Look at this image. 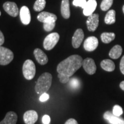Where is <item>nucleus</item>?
Wrapping results in <instances>:
<instances>
[{"mask_svg": "<svg viewBox=\"0 0 124 124\" xmlns=\"http://www.w3.org/2000/svg\"><path fill=\"white\" fill-rule=\"evenodd\" d=\"M120 87L121 89L122 90L124 91V81H122L121 82L120 85Z\"/></svg>", "mask_w": 124, "mask_h": 124, "instance_id": "72a5a7b5", "label": "nucleus"}, {"mask_svg": "<svg viewBox=\"0 0 124 124\" xmlns=\"http://www.w3.org/2000/svg\"><path fill=\"white\" fill-rule=\"evenodd\" d=\"M70 86L72 89H77L80 86V82L79 80L76 78H73L71 79H70Z\"/></svg>", "mask_w": 124, "mask_h": 124, "instance_id": "bb28decb", "label": "nucleus"}, {"mask_svg": "<svg viewBox=\"0 0 124 124\" xmlns=\"http://www.w3.org/2000/svg\"><path fill=\"white\" fill-rule=\"evenodd\" d=\"M49 98V94H48L46 93H43V94L40 95V97L39 98L40 101L41 102H46L47 100H48Z\"/></svg>", "mask_w": 124, "mask_h": 124, "instance_id": "c85d7f7f", "label": "nucleus"}, {"mask_svg": "<svg viewBox=\"0 0 124 124\" xmlns=\"http://www.w3.org/2000/svg\"><path fill=\"white\" fill-rule=\"evenodd\" d=\"M72 4L75 7H79L84 9L87 4L86 0H74Z\"/></svg>", "mask_w": 124, "mask_h": 124, "instance_id": "cd10ccee", "label": "nucleus"}, {"mask_svg": "<svg viewBox=\"0 0 124 124\" xmlns=\"http://www.w3.org/2000/svg\"><path fill=\"white\" fill-rule=\"evenodd\" d=\"M105 22L106 24H113L116 22V11L114 10H110L107 13L105 17Z\"/></svg>", "mask_w": 124, "mask_h": 124, "instance_id": "4be33fe9", "label": "nucleus"}, {"mask_svg": "<svg viewBox=\"0 0 124 124\" xmlns=\"http://www.w3.org/2000/svg\"><path fill=\"white\" fill-rule=\"evenodd\" d=\"M4 41H5L4 36L3 35L2 32L0 31V46H2V45L4 43Z\"/></svg>", "mask_w": 124, "mask_h": 124, "instance_id": "473e14b6", "label": "nucleus"}, {"mask_svg": "<svg viewBox=\"0 0 124 124\" xmlns=\"http://www.w3.org/2000/svg\"><path fill=\"white\" fill-rule=\"evenodd\" d=\"M101 67L105 71L111 72L115 70V64L112 60L110 59L103 60L101 62Z\"/></svg>", "mask_w": 124, "mask_h": 124, "instance_id": "6ab92c4d", "label": "nucleus"}, {"mask_svg": "<svg viewBox=\"0 0 124 124\" xmlns=\"http://www.w3.org/2000/svg\"><path fill=\"white\" fill-rule=\"evenodd\" d=\"M25 124H35L38 120V114L35 110H31L26 111L23 116Z\"/></svg>", "mask_w": 124, "mask_h": 124, "instance_id": "f8f14e48", "label": "nucleus"}, {"mask_svg": "<svg viewBox=\"0 0 124 124\" xmlns=\"http://www.w3.org/2000/svg\"><path fill=\"white\" fill-rule=\"evenodd\" d=\"M43 124H49L51 122V118L48 115H44L42 118Z\"/></svg>", "mask_w": 124, "mask_h": 124, "instance_id": "c756f323", "label": "nucleus"}, {"mask_svg": "<svg viewBox=\"0 0 124 124\" xmlns=\"http://www.w3.org/2000/svg\"><path fill=\"white\" fill-rule=\"evenodd\" d=\"M103 118L110 124H124L123 118L117 117L109 111H107L104 113Z\"/></svg>", "mask_w": 124, "mask_h": 124, "instance_id": "ddd939ff", "label": "nucleus"}, {"mask_svg": "<svg viewBox=\"0 0 124 124\" xmlns=\"http://www.w3.org/2000/svg\"><path fill=\"white\" fill-rule=\"evenodd\" d=\"M13 58L14 54L10 49L0 46V65L6 66L9 64Z\"/></svg>", "mask_w": 124, "mask_h": 124, "instance_id": "39448f33", "label": "nucleus"}, {"mask_svg": "<svg viewBox=\"0 0 124 124\" xmlns=\"http://www.w3.org/2000/svg\"><path fill=\"white\" fill-rule=\"evenodd\" d=\"M120 68L121 72H122V74H124V56L122 58L121 60Z\"/></svg>", "mask_w": 124, "mask_h": 124, "instance_id": "7c9ffc66", "label": "nucleus"}, {"mask_svg": "<svg viewBox=\"0 0 124 124\" xmlns=\"http://www.w3.org/2000/svg\"><path fill=\"white\" fill-rule=\"evenodd\" d=\"M123 113L122 108L119 105H115L113 108V114L117 117H120Z\"/></svg>", "mask_w": 124, "mask_h": 124, "instance_id": "393cba45", "label": "nucleus"}, {"mask_svg": "<svg viewBox=\"0 0 124 124\" xmlns=\"http://www.w3.org/2000/svg\"><path fill=\"white\" fill-rule=\"evenodd\" d=\"M37 18L40 22L48 23L51 22H56L57 20V16L53 13L47 12H43L39 14Z\"/></svg>", "mask_w": 124, "mask_h": 124, "instance_id": "9b49d317", "label": "nucleus"}, {"mask_svg": "<svg viewBox=\"0 0 124 124\" xmlns=\"http://www.w3.org/2000/svg\"><path fill=\"white\" fill-rule=\"evenodd\" d=\"M17 122V115L14 111H9L5 117L0 122V124H16Z\"/></svg>", "mask_w": 124, "mask_h": 124, "instance_id": "f3484780", "label": "nucleus"}, {"mask_svg": "<svg viewBox=\"0 0 124 124\" xmlns=\"http://www.w3.org/2000/svg\"><path fill=\"white\" fill-rule=\"evenodd\" d=\"M64 124H78L77 121L74 118H70L66 121Z\"/></svg>", "mask_w": 124, "mask_h": 124, "instance_id": "2f4dec72", "label": "nucleus"}, {"mask_svg": "<svg viewBox=\"0 0 124 124\" xmlns=\"http://www.w3.org/2000/svg\"><path fill=\"white\" fill-rule=\"evenodd\" d=\"M97 6V2L96 0H89L87 1L86 7L83 9V14L86 16H89L93 15V12L95 11Z\"/></svg>", "mask_w": 124, "mask_h": 124, "instance_id": "dca6fc26", "label": "nucleus"}, {"mask_svg": "<svg viewBox=\"0 0 124 124\" xmlns=\"http://www.w3.org/2000/svg\"><path fill=\"white\" fill-rule=\"evenodd\" d=\"M3 8L5 11L13 17L17 16L19 13V10L15 2H9V1L5 2L3 5Z\"/></svg>", "mask_w": 124, "mask_h": 124, "instance_id": "0eeeda50", "label": "nucleus"}, {"mask_svg": "<svg viewBox=\"0 0 124 124\" xmlns=\"http://www.w3.org/2000/svg\"><path fill=\"white\" fill-rule=\"evenodd\" d=\"M98 46V40L95 36H90L87 38L85 41L83 46L86 51L91 52L94 51Z\"/></svg>", "mask_w": 124, "mask_h": 124, "instance_id": "1a4fd4ad", "label": "nucleus"}, {"mask_svg": "<svg viewBox=\"0 0 124 124\" xmlns=\"http://www.w3.org/2000/svg\"><path fill=\"white\" fill-rule=\"evenodd\" d=\"M20 16L21 22L24 25H28L31 22V16L28 8L23 6L20 9Z\"/></svg>", "mask_w": 124, "mask_h": 124, "instance_id": "4468645a", "label": "nucleus"}, {"mask_svg": "<svg viewBox=\"0 0 124 124\" xmlns=\"http://www.w3.org/2000/svg\"><path fill=\"white\" fill-rule=\"evenodd\" d=\"M82 66L85 71L89 75H93L97 70V66L94 60L91 58H86L83 60Z\"/></svg>", "mask_w": 124, "mask_h": 124, "instance_id": "423d86ee", "label": "nucleus"}, {"mask_svg": "<svg viewBox=\"0 0 124 124\" xmlns=\"http://www.w3.org/2000/svg\"><path fill=\"white\" fill-rule=\"evenodd\" d=\"M88 30L90 32H94L97 29L99 25V15L93 14L89 16L86 21Z\"/></svg>", "mask_w": 124, "mask_h": 124, "instance_id": "6e6552de", "label": "nucleus"}, {"mask_svg": "<svg viewBox=\"0 0 124 124\" xmlns=\"http://www.w3.org/2000/svg\"><path fill=\"white\" fill-rule=\"evenodd\" d=\"M83 60L80 56L73 55L60 62L57 66L59 81L62 83H68L70 78L81 67Z\"/></svg>", "mask_w": 124, "mask_h": 124, "instance_id": "f257e3e1", "label": "nucleus"}, {"mask_svg": "<svg viewBox=\"0 0 124 124\" xmlns=\"http://www.w3.org/2000/svg\"><path fill=\"white\" fill-rule=\"evenodd\" d=\"M122 10H123V12H124V7H123V8H122Z\"/></svg>", "mask_w": 124, "mask_h": 124, "instance_id": "f704fd0d", "label": "nucleus"}, {"mask_svg": "<svg viewBox=\"0 0 124 124\" xmlns=\"http://www.w3.org/2000/svg\"><path fill=\"white\" fill-rule=\"evenodd\" d=\"M1 15V11H0V16Z\"/></svg>", "mask_w": 124, "mask_h": 124, "instance_id": "c9c22d12", "label": "nucleus"}, {"mask_svg": "<svg viewBox=\"0 0 124 124\" xmlns=\"http://www.w3.org/2000/svg\"><path fill=\"white\" fill-rule=\"evenodd\" d=\"M23 74L27 80H32L36 74V66L32 60H25L23 66Z\"/></svg>", "mask_w": 124, "mask_h": 124, "instance_id": "7ed1b4c3", "label": "nucleus"}, {"mask_svg": "<svg viewBox=\"0 0 124 124\" xmlns=\"http://www.w3.org/2000/svg\"><path fill=\"white\" fill-rule=\"evenodd\" d=\"M113 3V0H102L101 4V9L103 11H106L110 9Z\"/></svg>", "mask_w": 124, "mask_h": 124, "instance_id": "b1692460", "label": "nucleus"}, {"mask_svg": "<svg viewBox=\"0 0 124 124\" xmlns=\"http://www.w3.org/2000/svg\"><path fill=\"white\" fill-rule=\"evenodd\" d=\"M115 38V33L112 32H104L101 35L102 41L105 44H108L111 42L113 40H114Z\"/></svg>", "mask_w": 124, "mask_h": 124, "instance_id": "412c9836", "label": "nucleus"}, {"mask_svg": "<svg viewBox=\"0 0 124 124\" xmlns=\"http://www.w3.org/2000/svg\"><path fill=\"white\" fill-rule=\"evenodd\" d=\"M52 81V76L49 72H44L40 75L36 83L35 90L37 94H41L47 92L50 89Z\"/></svg>", "mask_w": 124, "mask_h": 124, "instance_id": "f03ea898", "label": "nucleus"}, {"mask_svg": "<svg viewBox=\"0 0 124 124\" xmlns=\"http://www.w3.org/2000/svg\"><path fill=\"white\" fill-rule=\"evenodd\" d=\"M34 55L37 62L41 65H45L48 62V58L46 54L39 48H36L34 50Z\"/></svg>", "mask_w": 124, "mask_h": 124, "instance_id": "2eb2a0df", "label": "nucleus"}, {"mask_svg": "<svg viewBox=\"0 0 124 124\" xmlns=\"http://www.w3.org/2000/svg\"><path fill=\"white\" fill-rule=\"evenodd\" d=\"M60 36L56 32L51 33L46 36L43 42V47L46 51H50L55 47L59 40Z\"/></svg>", "mask_w": 124, "mask_h": 124, "instance_id": "20e7f679", "label": "nucleus"}, {"mask_svg": "<svg viewBox=\"0 0 124 124\" xmlns=\"http://www.w3.org/2000/svg\"><path fill=\"white\" fill-rule=\"evenodd\" d=\"M56 22H51L48 23H44L43 27L44 29L46 32H49V31H52L55 27Z\"/></svg>", "mask_w": 124, "mask_h": 124, "instance_id": "a878e982", "label": "nucleus"}, {"mask_svg": "<svg viewBox=\"0 0 124 124\" xmlns=\"http://www.w3.org/2000/svg\"><path fill=\"white\" fill-rule=\"evenodd\" d=\"M61 13L63 18L68 19L70 17L69 0H62L61 4Z\"/></svg>", "mask_w": 124, "mask_h": 124, "instance_id": "a211bd4d", "label": "nucleus"}, {"mask_svg": "<svg viewBox=\"0 0 124 124\" xmlns=\"http://www.w3.org/2000/svg\"><path fill=\"white\" fill-rule=\"evenodd\" d=\"M122 53V48L120 45H116L114 46L109 52V56L111 59H117L119 58Z\"/></svg>", "mask_w": 124, "mask_h": 124, "instance_id": "aec40b11", "label": "nucleus"}, {"mask_svg": "<svg viewBox=\"0 0 124 124\" xmlns=\"http://www.w3.org/2000/svg\"><path fill=\"white\" fill-rule=\"evenodd\" d=\"M46 0H36L33 5V9L36 12L43 10L46 7Z\"/></svg>", "mask_w": 124, "mask_h": 124, "instance_id": "5701e85b", "label": "nucleus"}, {"mask_svg": "<svg viewBox=\"0 0 124 124\" xmlns=\"http://www.w3.org/2000/svg\"><path fill=\"white\" fill-rule=\"evenodd\" d=\"M84 39V33L82 29H78L74 33L72 39V45L74 48H78Z\"/></svg>", "mask_w": 124, "mask_h": 124, "instance_id": "9d476101", "label": "nucleus"}]
</instances>
